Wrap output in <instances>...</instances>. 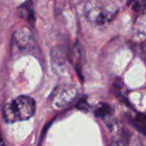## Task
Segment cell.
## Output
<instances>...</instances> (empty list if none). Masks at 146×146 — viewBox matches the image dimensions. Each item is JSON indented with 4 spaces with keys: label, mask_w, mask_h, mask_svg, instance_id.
I'll return each mask as SVG.
<instances>
[{
    "label": "cell",
    "mask_w": 146,
    "mask_h": 146,
    "mask_svg": "<svg viewBox=\"0 0 146 146\" xmlns=\"http://www.w3.org/2000/svg\"><path fill=\"white\" fill-rule=\"evenodd\" d=\"M86 17L92 23L104 24L112 18L114 12L105 5L97 2H88L84 9Z\"/></svg>",
    "instance_id": "obj_2"
},
{
    "label": "cell",
    "mask_w": 146,
    "mask_h": 146,
    "mask_svg": "<svg viewBox=\"0 0 146 146\" xmlns=\"http://www.w3.org/2000/svg\"><path fill=\"white\" fill-rule=\"evenodd\" d=\"M111 112V108L106 104H99L95 110V115L98 117H104L110 115Z\"/></svg>",
    "instance_id": "obj_5"
},
{
    "label": "cell",
    "mask_w": 146,
    "mask_h": 146,
    "mask_svg": "<svg viewBox=\"0 0 146 146\" xmlns=\"http://www.w3.org/2000/svg\"><path fill=\"white\" fill-rule=\"evenodd\" d=\"M35 108V102L33 98L20 96L4 106L3 115L7 122L25 121L33 115Z\"/></svg>",
    "instance_id": "obj_1"
},
{
    "label": "cell",
    "mask_w": 146,
    "mask_h": 146,
    "mask_svg": "<svg viewBox=\"0 0 146 146\" xmlns=\"http://www.w3.org/2000/svg\"><path fill=\"white\" fill-rule=\"evenodd\" d=\"M111 146H125L121 141H115Z\"/></svg>",
    "instance_id": "obj_7"
},
{
    "label": "cell",
    "mask_w": 146,
    "mask_h": 146,
    "mask_svg": "<svg viewBox=\"0 0 146 146\" xmlns=\"http://www.w3.org/2000/svg\"><path fill=\"white\" fill-rule=\"evenodd\" d=\"M134 125L143 134H145V116L144 114H139L137 115L135 121H134Z\"/></svg>",
    "instance_id": "obj_6"
},
{
    "label": "cell",
    "mask_w": 146,
    "mask_h": 146,
    "mask_svg": "<svg viewBox=\"0 0 146 146\" xmlns=\"http://www.w3.org/2000/svg\"><path fill=\"white\" fill-rule=\"evenodd\" d=\"M77 91L73 86L64 85L56 87L50 96L51 104L54 107L60 109L69 104L76 97Z\"/></svg>",
    "instance_id": "obj_3"
},
{
    "label": "cell",
    "mask_w": 146,
    "mask_h": 146,
    "mask_svg": "<svg viewBox=\"0 0 146 146\" xmlns=\"http://www.w3.org/2000/svg\"><path fill=\"white\" fill-rule=\"evenodd\" d=\"M34 45V39L33 33L27 27L19 29L14 34L13 38V49H15L16 54L24 53L33 49Z\"/></svg>",
    "instance_id": "obj_4"
}]
</instances>
